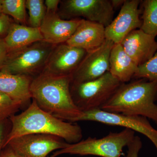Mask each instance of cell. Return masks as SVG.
<instances>
[{"instance_id": "cell-3", "label": "cell", "mask_w": 157, "mask_h": 157, "mask_svg": "<svg viewBox=\"0 0 157 157\" xmlns=\"http://www.w3.org/2000/svg\"><path fill=\"white\" fill-rule=\"evenodd\" d=\"M157 82L139 78L122 83L101 109L148 118L157 124Z\"/></svg>"}, {"instance_id": "cell-16", "label": "cell", "mask_w": 157, "mask_h": 157, "mask_svg": "<svg viewBox=\"0 0 157 157\" xmlns=\"http://www.w3.org/2000/svg\"><path fill=\"white\" fill-rule=\"evenodd\" d=\"M30 76L14 75L0 70V92L17 101L23 107L30 102Z\"/></svg>"}, {"instance_id": "cell-31", "label": "cell", "mask_w": 157, "mask_h": 157, "mask_svg": "<svg viewBox=\"0 0 157 157\" xmlns=\"http://www.w3.org/2000/svg\"><path fill=\"white\" fill-rule=\"evenodd\" d=\"M2 13V0H0V14Z\"/></svg>"}, {"instance_id": "cell-2", "label": "cell", "mask_w": 157, "mask_h": 157, "mask_svg": "<svg viewBox=\"0 0 157 157\" xmlns=\"http://www.w3.org/2000/svg\"><path fill=\"white\" fill-rule=\"evenodd\" d=\"M9 119L11 129L5 147L12 139L27 134L54 135L70 144L77 143L82 138V131L78 125L62 120L44 111L34 100L24 111Z\"/></svg>"}, {"instance_id": "cell-29", "label": "cell", "mask_w": 157, "mask_h": 157, "mask_svg": "<svg viewBox=\"0 0 157 157\" xmlns=\"http://www.w3.org/2000/svg\"><path fill=\"white\" fill-rule=\"evenodd\" d=\"M0 154V157H22L16 153L9 147L7 146Z\"/></svg>"}, {"instance_id": "cell-8", "label": "cell", "mask_w": 157, "mask_h": 157, "mask_svg": "<svg viewBox=\"0 0 157 157\" xmlns=\"http://www.w3.org/2000/svg\"><path fill=\"white\" fill-rule=\"evenodd\" d=\"M81 121H92L109 125L118 126L139 132L152 142L157 151V130L152 126L146 117L97 109L82 112L76 122Z\"/></svg>"}, {"instance_id": "cell-4", "label": "cell", "mask_w": 157, "mask_h": 157, "mask_svg": "<svg viewBox=\"0 0 157 157\" xmlns=\"http://www.w3.org/2000/svg\"><path fill=\"white\" fill-rule=\"evenodd\" d=\"M135 134L133 130L125 128L119 132H110L101 138L89 137L57 151L50 157H56L63 154L121 157L123 148L132 142Z\"/></svg>"}, {"instance_id": "cell-32", "label": "cell", "mask_w": 157, "mask_h": 157, "mask_svg": "<svg viewBox=\"0 0 157 157\" xmlns=\"http://www.w3.org/2000/svg\"></svg>"}, {"instance_id": "cell-13", "label": "cell", "mask_w": 157, "mask_h": 157, "mask_svg": "<svg viewBox=\"0 0 157 157\" xmlns=\"http://www.w3.org/2000/svg\"><path fill=\"white\" fill-rule=\"evenodd\" d=\"M82 19H64L57 12H46L39 28L44 41L54 45L66 43L75 33Z\"/></svg>"}, {"instance_id": "cell-14", "label": "cell", "mask_w": 157, "mask_h": 157, "mask_svg": "<svg viewBox=\"0 0 157 157\" xmlns=\"http://www.w3.org/2000/svg\"><path fill=\"white\" fill-rule=\"evenodd\" d=\"M120 44L138 67L152 57L157 50L155 38L140 29L132 31Z\"/></svg>"}, {"instance_id": "cell-6", "label": "cell", "mask_w": 157, "mask_h": 157, "mask_svg": "<svg viewBox=\"0 0 157 157\" xmlns=\"http://www.w3.org/2000/svg\"><path fill=\"white\" fill-rule=\"evenodd\" d=\"M56 45L42 41L8 54L0 70L14 75L30 76L41 73Z\"/></svg>"}, {"instance_id": "cell-20", "label": "cell", "mask_w": 157, "mask_h": 157, "mask_svg": "<svg viewBox=\"0 0 157 157\" xmlns=\"http://www.w3.org/2000/svg\"><path fill=\"white\" fill-rule=\"evenodd\" d=\"M25 6L28 10L29 26L39 28L46 15L45 2L43 0H26Z\"/></svg>"}, {"instance_id": "cell-9", "label": "cell", "mask_w": 157, "mask_h": 157, "mask_svg": "<svg viewBox=\"0 0 157 157\" xmlns=\"http://www.w3.org/2000/svg\"><path fill=\"white\" fill-rule=\"evenodd\" d=\"M70 144L54 135L31 134L15 137L6 146L22 157H46L52 152L66 148Z\"/></svg>"}, {"instance_id": "cell-17", "label": "cell", "mask_w": 157, "mask_h": 157, "mask_svg": "<svg viewBox=\"0 0 157 157\" xmlns=\"http://www.w3.org/2000/svg\"><path fill=\"white\" fill-rule=\"evenodd\" d=\"M109 61V72L122 83L130 81L138 67L121 44H114L110 52Z\"/></svg>"}, {"instance_id": "cell-26", "label": "cell", "mask_w": 157, "mask_h": 157, "mask_svg": "<svg viewBox=\"0 0 157 157\" xmlns=\"http://www.w3.org/2000/svg\"><path fill=\"white\" fill-rule=\"evenodd\" d=\"M11 23L8 15L0 14V36H6L8 33Z\"/></svg>"}, {"instance_id": "cell-27", "label": "cell", "mask_w": 157, "mask_h": 157, "mask_svg": "<svg viewBox=\"0 0 157 157\" xmlns=\"http://www.w3.org/2000/svg\"><path fill=\"white\" fill-rule=\"evenodd\" d=\"M9 53V51L4 39L0 38V67L6 61Z\"/></svg>"}, {"instance_id": "cell-21", "label": "cell", "mask_w": 157, "mask_h": 157, "mask_svg": "<svg viewBox=\"0 0 157 157\" xmlns=\"http://www.w3.org/2000/svg\"><path fill=\"white\" fill-rule=\"evenodd\" d=\"M25 0H2V13L10 15L17 21L25 24L26 11Z\"/></svg>"}, {"instance_id": "cell-11", "label": "cell", "mask_w": 157, "mask_h": 157, "mask_svg": "<svg viewBox=\"0 0 157 157\" xmlns=\"http://www.w3.org/2000/svg\"><path fill=\"white\" fill-rule=\"evenodd\" d=\"M141 2L140 0H125L117 16L105 28L106 39L114 44H120L130 33L140 29L142 21L139 5Z\"/></svg>"}, {"instance_id": "cell-5", "label": "cell", "mask_w": 157, "mask_h": 157, "mask_svg": "<svg viewBox=\"0 0 157 157\" xmlns=\"http://www.w3.org/2000/svg\"><path fill=\"white\" fill-rule=\"evenodd\" d=\"M109 72L94 80L70 84L74 104L82 112L101 109L122 84Z\"/></svg>"}, {"instance_id": "cell-30", "label": "cell", "mask_w": 157, "mask_h": 157, "mask_svg": "<svg viewBox=\"0 0 157 157\" xmlns=\"http://www.w3.org/2000/svg\"><path fill=\"white\" fill-rule=\"evenodd\" d=\"M125 0H110L111 5L114 10L118 9L120 7L121 8Z\"/></svg>"}, {"instance_id": "cell-23", "label": "cell", "mask_w": 157, "mask_h": 157, "mask_svg": "<svg viewBox=\"0 0 157 157\" xmlns=\"http://www.w3.org/2000/svg\"><path fill=\"white\" fill-rule=\"evenodd\" d=\"M22 107L19 102L0 92V119H8Z\"/></svg>"}, {"instance_id": "cell-28", "label": "cell", "mask_w": 157, "mask_h": 157, "mask_svg": "<svg viewBox=\"0 0 157 157\" xmlns=\"http://www.w3.org/2000/svg\"><path fill=\"white\" fill-rule=\"evenodd\" d=\"M60 2V1L59 0H45V5L46 12H57Z\"/></svg>"}, {"instance_id": "cell-24", "label": "cell", "mask_w": 157, "mask_h": 157, "mask_svg": "<svg viewBox=\"0 0 157 157\" xmlns=\"http://www.w3.org/2000/svg\"><path fill=\"white\" fill-rule=\"evenodd\" d=\"M142 146V141L140 137L135 136L128 147V151L126 157H138V153Z\"/></svg>"}, {"instance_id": "cell-10", "label": "cell", "mask_w": 157, "mask_h": 157, "mask_svg": "<svg viewBox=\"0 0 157 157\" xmlns=\"http://www.w3.org/2000/svg\"><path fill=\"white\" fill-rule=\"evenodd\" d=\"M114 45L112 41L106 39L101 46L87 52L71 74V82L80 83L94 80L109 72V56Z\"/></svg>"}, {"instance_id": "cell-19", "label": "cell", "mask_w": 157, "mask_h": 157, "mask_svg": "<svg viewBox=\"0 0 157 157\" xmlns=\"http://www.w3.org/2000/svg\"><path fill=\"white\" fill-rule=\"evenodd\" d=\"M142 25L140 29L155 37L157 36V0L141 1Z\"/></svg>"}, {"instance_id": "cell-15", "label": "cell", "mask_w": 157, "mask_h": 157, "mask_svg": "<svg viewBox=\"0 0 157 157\" xmlns=\"http://www.w3.org/2000/svg\"><path fill=\"white\" fill-rule=\"evenodd\" d=\"M106 39L104 25L82 19L75 33L66 43L88 52L101 46Z\"/></svg>"}, {"instance_id": "cell-25", "label": "cell", "mask_w": 157, "mask_h": 157, "mask_svg": "<svg viewBox=\"0 0 157 157\" xmlns=\"http://www.w3.org/2000/svg\"><path fill=\"white\" fill-rule=\"evenodd\" d=\"M8 119H0V154L5 148L7 136L11 128H9Z\"/></svg>"}, {"instance_id": "cell-18", "label": "cell", "mask_w": 157, "mask_h": 157, "mask_svg": "<svg viewBox=\"0 0 157 157\" xmlns=\"http://www.w3.org/2000/svg\"><path fill=\"white\" fill-rule=\"evenodd\" d=\"M4 40L9 52L35 42L44 41V39L39 28L11 23Z\"/></svg>"}, {"instance_id": "cell-12", "label": "cell", "mask_w": 157, "mask_h": 157, "mask_svg": "<svg viewBox=\"0 0 157 157\" xmlns=\"http://www.w3.org/2000/svg\"><path fill=\"white\" fill-rule=\"evenodd\" d=\"M85 50L67 43L56 45L42 73L71 76L86 55Z\"/></svg>"}, {"instance_id": "cell-7", "label": "cell", "mask_w": 157, "mask_h": 157, "mask_svg": "<svg viewBox=\"0 0 157 157\" xmlns=\"http://www.w3.org/2000/svg\"><path fill=\"white\" fill-rule=\"evenodd\" d=\"M60 17L67 20L84 17L101 24L105 28L113 19L114 10L110 0H64L60 1Z\"/></svg>"}, {"instance_id": "cell-22", "label": "cell", "mask_w": 157, "mask_h": 157, "mask_svg": "<svg viewBox=\"0 0 157 157\" xmlns=\"http://www.w3.org/2000/svg\"><path fill=\"white\" fill-rule=\"evenodd\" d=\"M133 77L137 79L144 78L157 82V50L152 57L137 67Z\"/></svg>"}, {"instance_id": "cell-1", "label": "cell", "mask_w": 157, "mask_h": 157, "mask_svg": "<svg viewBox=\"0 0 157 157\" xmlns=\"http://www.w3.org/2000/svg\"><path fill=\"white\" fill-rule=\"evenodd\" d=\"M71 82V76L41 73L32 79L30 87L32 99L41 109L55 117L76 122L82 112L72 99Z\"/></svg>"}]
</instances>
